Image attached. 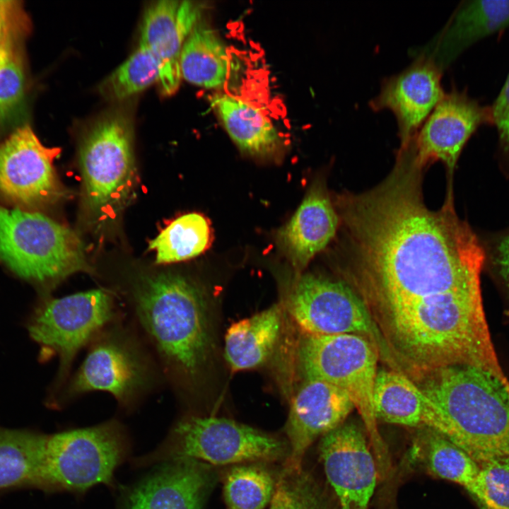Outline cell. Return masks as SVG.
Wrapping results in <instances>:
<instances>
[{
  "instance_id": "cell-28",
  "label": "cell",
  "mask_w": 509,
  "mask_h": 509,
  "mask_svg": "<svg viewBox=\"0 0 509 509\" xmlns=\"http://www.w3.org/2000/svg\"><path fill=\"white\" fill-rule=\"evenodd\" d=\"M160 65L156 55L139 44L134 52L99 85L98 91L106 100L122 101L158 82Z\"/></svg>"
},
{
  "instance_id": "cell-12",
  "label": "cell",
  "mask_w": 509,
  "mask_h": 509,
  "mask_svg": "<svg viewBox=\"0 0 509 509\" xmlns=\"http://www.w3.org/2000/svg\"><path fill=\"white\" fill-rule=\"evenodd\" d=\"M487 124L493 125L491 107L465 90L453 89L445 93L416 134L399 150L421 169L441 161L452 175L468 140Z\"/></svg>"
},
{
  "instance_id": "cell-7",
  "label": "cell",
  "mask_w": 509,
  "mask_h": 509,
  "mask_svg": "<svg viewBox=\"0 0 509 509\" xmlns=\"http://www.w3.org/2000/svg\"><path fill=\"white\" fill-rule=\"evenodd\" d=\"M0 263L43 287L75 273L92 272L83 243L73 230L40 212L1 205Z\"/></svg>"
},
{
  "instance_id": "cell-14",
  "label": "cell",
  "mask_w": 509,
  "mask_h": 509,
  "mask_svg": "<svg viewBox=\"0 0 509 509\" xmlns=\"http://www.w3.org/2000/svg\"><path fill=\"white\" fill-rule=\"evenodd\" d=\"M365 432L343 423L322 436L320 455L340 509H367L377 480V464Z\"/></svg>"
},
{
  "instance_id": "cell-15",
  "label": "cell",
  "mask_w": 509,
  "mask_h": 509,
  "mask_svg": "<svg viewBox=\"0 0 509 509\" xmlns=\"http://www.w3.org/2000/svg\"><path fill=\"white\" fill-rule=\"evenodd\" d=\"M442 68L432 55L422 54L401 72L383 80L379 94L369 105L377 112L389 109L394 115L401 145L419 131L445 92Z\"/></svg>"
},
{
  "instance_id": "cell-9",
  "label": "cell",
  "mask_w": 509,
  "mask_h": 509,
  "mask_svg": "<svg viewBox=\"0 0 509 509\" xmlns=\"http://www.w3.org/2000/svg\"><path fill=\"white\" fill-rule=\"evenodd\" d=\"M123 314L112 293L103 288L47 298L35 307L28 320V333L45 353L55 355L59 361L47 402L49 406L71 376L78 352Z\"/></svg>"
},
{
  "instance_id": "cell-31",
  "label": "cell",
  "mask_w": 509,
  "mask_h": 509,
  "mask_svg": "<svg viewBox=\"0 0 509 509\" xmlns=\"http://www.w3.org/2000/svg\"><path fill=\"white\" fill-rule=\"evenodd\" d=\"M480 472L473 500L509 509V456L479 465Z\"/></svg>"
},
{
  "instance_id": "cell-18",
  "label": "cell",
  "mask_w": 509,
  "mask_h": 509,
  "mask_svg": "<svg viewBox=\"0 0 509 509\" xmlns=\"http://www.w3.org/2000/svg\"><path fill=\"white\" fill-rule=\"evenodd\" d=\"M339 217L321 182L310 188L300 206L277 234V242L293 266L302 269L334 237Z\"/></svg>"
},
{
  "instance_id": "cell-23",
  "label": "cell",
  "mask_w": 509,
  "mask_h": 509,
  "mask_svg": "<svg viewBox=\"0 0 509 509\" xmlns=\"http://www.w3.org/2000/svg\"><path fill=\"white\" fill-rule=\"evenodd\" d=\"M210 102L228 134L242 152L267 157L282 146L278 131L256 107L223 93L214 95Z\"/></svg>"
},
{
  "instance_id": "cell-8",
  "label": "cell",
  "mask_w": 509,
  "mask_h": 509,
  "mask_svg": "<svg viewBox=\"0 0 509 509\" xmlns=\"http://www.w3.org/2000/svg\"><path fill=\"white\" fill-rule=\"evenodd\" d=\"M378 356L376 344L357 334H305L297 349L299 368L305 380L330 383L346 394L374 445L375 460L380 466H386V452L378 433L373 406Z\"/></svg>"
},
{
  "instance_id": "cell-21",
  "label": "cell",
  "mask_w": 509,
  "mask_h": 509,
  "mask_svg": "<svg viewBox=\"0 0 509 509\" xmlns=\"http://www.w3.org/2000/svg\"><path fill=\"white\" fill-rule=\"evenodd\" d=\"M509 28V0L468 1L453 15L438 42L443 69L477 41Z\"/></svg>"
},
{
  "instance_id": "cell-27",
  "label": "cell",
  "mask_w": 509,
  "mask_h": 509,
  "mask_svg": "<svg viewBox=\"0 0 509 509\" xmlns=\"http://www.w3.org/2000/svg\"><path fill=\"white\" fill-rule=\"evenodd\" d=\"M209 220L199 213H189L172 221L149 242L157 264H168L195 257L211 242Z\"/></svg>"
},
{
  "instance_id": "cell-34",
  "label": "cell",
  "mask_w": 509,
  "mask_h": 509,
  "mask_svg": "<svg viewBox=\"0 0 509 509\" xmlns=\"http://www.w3.org/2000/svg\"><path fill=\"white\" fill-rule=\"evenodd\" d=\"M30 22L21 1L0 0V47L16 45L28 34Z\"/></svg>"
},
{
  "instance_id": "cell-20",
  "label": "cell",
  "mask_w": 509,
  "mask_h": 509,
  "mask_svg": "<svg viewBox=\"0 0 509 509\" xmlns=\"http://www.w3.org/2000/svg\"><path fill=\"white\" fill-rule=\"evenodd\" d=\"M377 421L438 432L442 421L440 408L404 374L378 371L373 390Z\"/></svg>"
},
{
  "instance_id": "cell-32",
  "label": "cell",
  "mask_w": 509,
  "mask_h": 509,
  "mask_svg": "<svg viewBox=\"0 0 509 509\" xmlns=\"http://www.w3.org/2000/svg\"><path fill=\"white\" fill-rule=\"evenodd\" d=\"M482 247L484 268L486 269L499 291L503 301V313L509 322V230L499 234L488 243L482 244Z\"/></svg>"
},
{
  "instance_id": "cell-29",
  "label": "cell",
  "mask_w": 509,
  "mask_h": 509,
  "mask_svg": "<svg viewBox=\"0 0 509 509\" xmlns=\"http://www.w3.org/2000/svg\"><path fill=\"white\" fill-rule=\"evenodd\" d=\"M274 484L271 474L256 466H236L227 474L223 493L226 509H264Z\"/></svg>"
},
{
  "instance_id": "cell-24",
  "label": "cell",
  "mask_w": 509,
  "mask_h": 509,
  "mask_svg": "<svg viewBox=\"0 0 509 509\" xmlns=\"http://www.w3.org/2000/svg\"><path fill=\"white\" fill-rule=\"evenodd\" d=\"M46 437L33 431L0 427V491L42 489Z\"/></svg>"
},
{
  "instance_id": "cell-26",
  "label": "cell",
  "mask_w": 509,
  "mask_h": 509,
  "mask_svg": "<svg viewBox=\"0 0 509 509\" xmlns=\"http://www.w3.org/2000/svg\"><path fill=\"white\" fill-rule=\"evenodd\" d=\"M417 440L420 458L435 476L455 483L472 495L480 467L466 452L439 433L423 428Z\"/></svg>"
},
{
  "instance_id": "cell-30",
  "label": "cell",
  "mask_w": 509,
  "mask_h": 509,
  "mask_svg": "<svg viewBox=\"0 0 509 509\" xmlns=\"http://www.w3.org/2000/svg\"><path fill=\"white\" fill-rule=\"evenodd\" d=\"M269 509H329L322 493L301 470L285 471L277 482Z\"/></svg>"
},
{
  "instance_id": "cell-5",
  "label": "cell",
  "mask_w": 509,
  "mask_h": 509,
  "mask_svg": "<svg viewBox=\"0 0 509 509\" xmlns=\"http://www.w3.org/2000/svg\"><path fill=\"white\" fill-rule=\"evenodd\" d=\"M87 346L84 360L52 407L101 391L114 397L119 407L131 411L165 382L151 351L124 314L99 331Z\"/></svg>"
},
{
  "instance_id": "cell-4",
  "label": "cell",
  "mask_w": 509,
  "mask_h": 509,
  "mask_svg": "<svg viewBox=\"0 0 509 509\" xmlns=\"http://www.w3.org/2000/svg\"><path fill=\"white\" fill-rule=\"evenodd\" d=\"M425 394L440 408L437 432L479 465L509 456V381L468 365L427 372Z\"/></svg>"
},
{
  "instance_id": "cell-6",
  "label": "cell",
  "mask_w": 509,
  "mask_h": 509,
  "mask_svg": "<svg viewBox=\"0 0 509 509\" xmlns=\"http://www.w3.org/2000/svg\"><path fill=\"white\" fill-rule=\"evenodd\" d=\"M83 203L98 229L112 226L134 197L137 174L130 115L115 110L85 132L79 147Z\"/></svg>"
},
{
  "instance_id": "cell-37",
  "label": "cell",
  "mask_w": 509,
  "mask_h": 509,
  "mask_svg": "<svg viewBox=\"0 0 509 509\" xmlns=\"http://www.w3.org/2000/svg\"><path fill=\"white\" fill-rule=\"evenodd\" d=\"M479 509H508L498 507L482 501L474 500Z\"/></svg>"
},
{
  "instance_id": "cell-13",
  "label": "cell",
  "mask_w": 509,
  "mask_h": 509,
  "mask_svg": "<svg viewBox=\"0 0 509 509\" xmlns=\"http://www.w3.org/2000/svg\"><path fill=\"white\" fill-rule=\"evenodd\" d=\"M59 153V148L44 146L30 126L17 129L0 146V194L28 209L63 198L66 192L53 165Z\"/></svg>"
},
{
  "instance_id": "cell-17",
  "label": "cell",
  "mask_w": 509,
  "mask_h": 509,
  "mask_svg": "<svg viewBox=\"0 0 509 509\" xmlns=\"http://www.w3.org/2000/svg\"><path fill=\"white\" fill-rule=\"evenodd\" d=\"M203 11V4L198 2L163 0L148 7L144 15L139 44L158 60V82L164 96L172 95L180 87L182 49Z\"/></svg>"
},
{
  "instance_id": "cell-10",
  "label": "cell",
  "mask_w": 509,
  "mask_h": 509,
  "mask_svg": "<svg viewBox=\"0 0 509 509\" xmlns=\"http://www.w3.org/2000/svg\"><path fill=\"white\" fill-rule=\"evenodd\" d=\"M283 453L278 439L249 426L225 418L189 416L175 423L157 457L223 465L274 460Z\"/></svg>"
},
{
  "instance_id": "cell-16",
  "label": "cell",
  "mask_w": 509,
  "mask_h": 509,
  "mask_svg": "<svg viewBox=\"0 0 509 509\" xmlns=\"http://www.w3.org/2000/svg\"><path fill=\"white\" fill-rule=\"evenodd\" d=\"M353 408L351 399L339 387L322 380H305L290 406L286 424L290 452L285 471L301 470L309 446L319 436L344 423Z\"/></svg>"
},
{
  "instance_id": "cell-35",
  "label": "cell",
  "mask_w": 509,
  "mask_h": 509,
  "mask_svg": "<svg viewBox=\"0 0 509 509\" xmlns=\"http://www.w3.org/2000/svg\"><path fill=\"white\" fill-rule=\"evenodd\" d=\"M491 108L493 125L498 133L499 151L509 160V74Z\"/></svg>"
},
{
  "instance_id": "cell-1",
  "label": "cell",
  "mask_w": 509,
  "mask_h": 509,
  "mask_svg": "<svg viewBox=\"0 0 509 509\" xmlns=\"http://www.w3.org/2000/svg\"><path fill=\"white\" fill-rule=\"evenodd\" d=\"M422 170L397 160L378 186L339 199L353 266L382 304L481 286L482 244L457 215L451 188L441 209L426 207Z\"/></svg>"
},
{
  "instance_id": "cell-22",
  "label": "cell",
  "mask_w": 509,
  "mask_h": 509,
  "mask_svg": "<svg viewBox=\"0 0 509 509\" xmlns=\"http://www.w3.org/2000/svg\"><path fill=\"white\" fill-rule=\"evenodd\" d=\"M282 324L279 305L233 323L225 337L224 356L233 372L264 364L279 340Z\"/></svg>"
},
{
  "instance_id": "cell-3",
  "label": "cell",
  "mask_w": 509,
  "mask_h": 509,
  "mask_svg": "<svg viewBox=\"0 0 509 509\" xmlns=\"http://www.w3.org/2000/svg\"><path fill=\"white\" fill-rule=\"evenodd\" d=\"M130 322L158 363L165 382L193 387L209 359V311L202 289L173 271L145 274L129 295Z\"/></svg>"
},
{
  "instance_id": "cell-2",
  "label": "cell",
  "mask_w": 509,
  "mask_h": 509,
  "mask_svg": "<svg viewBox=\"0 0 509 509\" xmlns=\"http://www.w3.org/2000/svg\"><path fill=\"white\" fill-rule=\"evenodd\" d=\"M384 305L392 344L418 369L468 365L507 379L490 335L481 286Z\"/></svg>"
},
{
  "instance_id": "cell-25",
  "label": "cell",
  "mask_w": 509,
  "mask_h": 509,
  "mask_svg": "<svg viewBox=\"0 0 509 509\" xmlns=\"http://www.w3.org/2000/svg\"><path fill=\"white\" fill-rule=\"evenodd\" d=\"M230 62L227 48L218 35L212 28L199 22L182 49V78L200 87L218 88L228 78Z\"/></svg>"
},
{
  "instance_id": "cell-11",
  "label": "cell",
  "mask_w": 509,
  "mask_h": 509,
  "mask_svg": "<svg viewBox=\"0 0 509 509\" xmlns=\"http://www.w3.org/2000/svg\"><path fill=\"white\" fill-rule=\"evenodd\" d=\"M288 305L292 317L305 334H357L381 343L365 305L341 281L305 274L296 282Z\"/></svg>"
},
{
  "instance_id": "cell-33",
  "label": "cell",
  "mask_w": 509,
  "mask_h": 509,
  "mask_svg": "<svg viewBox=\"0 0 509 509\" xmlns=\"http://www.w3.org/2000/svg\"><path fill=\"white\" fill-rule=\"evenodd\" d=\"M25 73L21 53L16 49L0 69V121L9 115L24 96Z\"/></svg>"
},
{
  "instance_id": "cell-36",
  "label": "cell",
  "mask_w": 509,
  "mask_h": 509,
  "mask_svg": "<svg viewBox=\"0 0 509 509\" xmlns=\"http://www.w3.org/2000/svg\"><path fill=\"white\" fill-rule=\"evenodd\" d=\"M16 45H7L0 47V69L6 63L13 51L16 49Z\"/></svg>"
},
{
  "instance_id": "cell-19",
  "label": "cell",
  "mask_w": 509,
  "mask_h": 509,
  "mask_svg": "<svg viewBox=\"0 0 509 509\" xmlns=\"http://www.w3.org/2000/svg\"><path fill=\"white\" fill-rule=\"evenodd\" d=\"M209 486L204 466L193 460H175L139 483L125 509H201Z\"/></svg>"
}]
</instances>
